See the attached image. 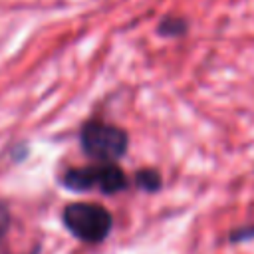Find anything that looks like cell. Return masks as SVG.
Returning a JSON list of instances; mask_svg holds the SVG:
<instances>
[{
	"label": "cell",
	"mask_w": 254,
	"mask_h": 254,
	"mask_svg": "<svg viewBox=\"0 0 254 254\" xmlns=\"http://www.w3.org/2000/svg\"><path fill=\"white\" fill-rule=\"evenodd\" d=\"M62 220L77 240L87 244L103 242L113 228L111 212L95 202H69L62 212Z\"/></svg>",
	"instance_id": "6da1fadb"
},
{
	"label": "cell",
	"mask_w": 254,
	"mask_h": 254,
	"mask_svg": "<svg viewBox=\"0 0 254 254\" xmlns=\"http://www.w3.org/2000/svg\"><path fill=\"white\" fill-rule=\"evenodd\" d=\"M79 145L87 157L97 163H115L121 159L129 147V137L125 129L103 123L87 121L79 131Z\"/></svg>",
	"instance_id": "7a4b0ae2"
},
{
	"label": "cell",
	"mask_w": 254,
	"mask_h": 254,
	"mask_svg": "<svg viewBox=\"0 0 254 254\" xmlns=\"http://www.w3.org/2000/svg\"><path fill=\"white\" fill-rule=\"evenodd\" d=\"M62 185L75 192L97 189L103 194H115L119 190H125L129 181L115 163H95L89 167L65 171L62 175Z\"/></svg>",
	"instance_id": "3957f363"
},
{
	"label": "cell",
	"mask_w": 254,
	"mask_h": 254,
	"mask_svg": "<svg viewBox=\"0 0 254 254\" xmlns=\"http://www.w3.org/2000/svg\"><path fill=\"white\" fill-rule=\"evenodd\" d=\"M187 20L181 18V16H167L159 22L157 26V32L163 36V38H181L183 34H187Z\"/></svg>",
	"instance_id": "277c9868"
},
{
	"label": "cell",
	"mask_w": 254,
	"mask_h": 254,
	"mask_svg": "<svg viewBox=\"0 0 254 254\" xmlns=\"http://www.w3.org/2000/svg\"><path fill=\"white\" fill-rule=\"evenodd\" d=\"M135 185L147 192H155L163 187V179L161 173L155 169H141L135 173Z\"/></svg>",
	"instance_id": "5b68a950"
},
{
	"label": "cell",
	"mask_w": 254,
	"mask_h": 254,
	"mask_svg": "<svg viewBox=\"0 0 254 254\" xmlns=\"http://www.w3.org/2000/svg\"><path fill=\"white\" fill-rule=\"evenodd\" d=\"M228 238H230L232 242H244V240L254 238V224H250V226H242V228L232 230V234H230Z\"/></svg>",
	"instance_id": "8992f818"
},
{
	"label": "cell",
	"mask_w": 254,
	"mask_h": 254,
	"mask_svg": "<svg viewBox=\"0 0 254 254\" xmlns=\"http://www.w3.org/2000/svg\"><path fill=\"white\" fill-rule=\"evenodd\" d=\"M38 252H40V250H38V248H34V250L30 252V254H38Z\"/></svg>",
	"instance_id": "52a82bcc"
}]
</instances>
